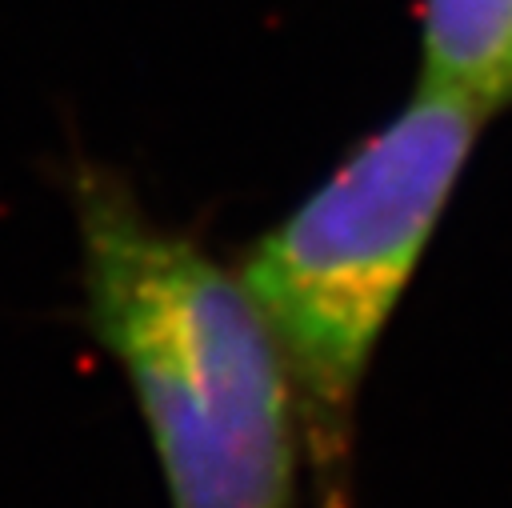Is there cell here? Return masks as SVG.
Returning <instances> with one entry per match:
<instances>
[{
  "label": "cell",
  "instance_id": "obj_1",
  "mask_svg": "<svg viewBox=\"0 0 512 508\" xmlns=\"http://www.w3.org/2000/svg\"><path fill=\"white\" fill-rule=\"evenodd\" d=\"M64 180L84 316L136 400L168 508H292L300 408L236 268L156 220L112 164L76 156Z\"/></svg>",
  "mask_w": 512,
  "mask_h": 508
},
{
  "label": "cell",
  "instance_id": "obj_2",
  "mask_svg": "<svg viewBox=\"0 0 512 508\" xmlns=\"http://www.w3.org/2000/svg\"><path fill=\"white\" fill-rule=\"evenodd\" d=\"M484 124L468 100L416 84L236 264L296 392L312 508H356L360 392Z\"/></svg>",
  "mask_w": 512,
  "mask_h": 508
},
{
  "label": "cell",
  "instance_id": "obj_3",
  "mask_svg": "<svg viewBox=\"0 0 512 508\" xmlns=\"http://www.w3.org/2000/svg\"><path fill=\"white\" fill-rule=\"evenodd\" d=\"M416 84L496 116L512 108V0H420Z\"/></svg>",
  "mask_w": 512,
  "mask_h": 508
}]
</instances>
